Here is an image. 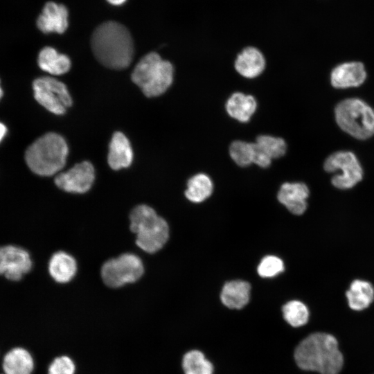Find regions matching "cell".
<instances>
[{"label": "cell", "instance_id": "30bf717a", "mask_svg": "<svg viewBox=\"0 0 374 374\" xmlns=\"http://www.w3.org/2000/svg\"><path fill=\"white\" fill-rule=\"evenodd\" d=\"M30 254L25 249L14 246L0 247V275L10 280L18 281L32 267Z\"/></svg>", "mask_w": 374, "mask_h": 374}, {"label": "cell", "instance_id": "277c9868", "mask_svg": "<svg viewBox=\"0 0 374 374\" xmlns=\"http://www.w3.org/2000/svg\"><path fill=\"white\" fill-rule=\"evenodd\" d=\"M130 229L136 235V244L148 253L161 249L169 237L166 221L147 205L137 206L132 211Z\"/></svg>", "mask_w": 374, "mask_h": 374}, {"label": "cell", "instance_id": "6da1fadb", "mask_svg": "<svg viewBox=\"0 0 374 374\" xmlns=\"http://www.w3.org/2000/svg\"><path fill=\"white\" fill-rule=\"evenodd\" d=\"M91 45L96 58L107 68L123 69L132 61V36L128 29L118 22L109 21L99 25L92 34Z\"/></svg>", "mask_w": 374, "mask_h": 374}, {"label": "cell", "instance_id": "ffe728a7", "mask_svg": "<svg viewBox=\"0 0 374 374\" xmlns=\"http://www.w3.org/2000/svg\"><path fill=\"white\" fill-rule=\"evenodd\" d=\"M33 368V359L23 348H15L4 356L3 369L5 374H31Z\"/></svg>", "mask_w": 374, "mask_h": 374}, {"label": "cell", "instance_id": "4316f807", "mask_svg": "<svg viewBox=\"0 0 374 374\" xmlns=\"http://www.w3.org/2000/svg\"><path fill=\"white\" fill-rule=\"evenodd\" d=\"M256 143L272 159L283 157L286 151L285 141L280 138L269 135H260Z\"/></svg>", "mask_w": 374, "mask_h": 374}, {"label": "cell", "instance_id": "1f68e13d", "mask_svg": "<svg viewBox=\"0 0 374 374\" xmlns=\"http://www.w3.org/2000/svg\"><path fill=\"white\" fill-rule=\"evenodd\" d=\"M109 3L114 6H119L124 3L126 0H107Z\"/></svg>", "mask_w": 374, "mask_h": 374}, {"label": "cell", "instance_id": "d6a6232c", "mask_svg": "<svg viewBox=\"0 0 374 374\" xmlns=\"http://www.w3.org/2000/svg\"><path fill=\"white\" fill-rule=\"evenodd\" d=\"M2 95H3V91H2L1 88V86H0V98H1Z\"/></svg>", "mask_w": 374, "mask_h": 374}, {"label": "cell", "instance_id": "7c38bea8", "mask_svg": "<svg viewBox=\"0 0 374 374\" xmlns=\"http://www.w3.org/2000/svg\"><path fill=\"white\" fill-rule=\"evenodd\" d=\"M36 24L44 33H63L69 25L67 8L53 1L46 2L37 19Z\"/></svg>", "mask_w": 374, "mask_h": 374}, {"label": "cell", "instance_id": "7402d4cb", "mask_svg": "<svg viewBox=\"0 0 374 374\" xmlns=\"http://www.w3.org/2000/svg\"><path fill=\"white\" fill-rule=\"evenodd\" d=\"M346 297L349 307L359 311L368 308L374 300V288L368 281L353 280L347 290Z\"/></svg>", "mask_w": 374, "mask_h": 374}, {"label": "cell", "instance_id": "9c48e42d", "mask_svg": "<svg viewBox=\"0 0 374 374\" xmlns=\"http://www.w3.org/2000/svg\"><path fill=\"white\" fill-rule=\"evenodd\" d=\"M323 167L328 172L341 171L331 180L332 185L339 189L353 188L363 177L362 168L355 155L350 152L341 151L330 154L326 159Z\"/></svg>", "mask_w": 374, "mask_h": 374}, {"label": "cell", "instance_id": "5bb4252c", "mask_svg": "<svg viewBox=\"0 0 374 374\" xmlns=\"http://www.w3.org/2000/svg\"><path fill=\"white\" fill-rule=\"evenodd\" d=\"M366 77L363 64L353 62L341 64L331 73V83L335 88L344 89L362 84Z\"/></svg>", "mask_w": 374, "mask_h": 374}, {"label": "cell", "instance_id": "f546056e", "mask_svg": "<svg viewBox=\"0 0 374 374\" xmlns=\"http://www.w3.org/2000/svg\"><path fill=\"white\" fill-rule=\"evenodd\" d=\"M271 159L256 143H253V163L261 168H267Z\"/></svg>", "mask_w": 374, "mask_h": 374}, {"label": "cell", "instance_id": "44dd1931", "mask_svg": "<svg viewBox=\"0 0 374 374\" xmlns=\"http://www.w3.org/2000/svg\"><path fill=\"white\" fill-rule=\"evenodd\" d=\"M37 62L41 69L52 75L66 73L71 67L69 57L57 53L51 46H46L41 50Z\"/></svg>", "mask_w": 374, "mask_h": 374}, {"label": "cell", "instance_id": "4dcf8cb0", "mask_svg": "<svg viewBox=\"0 0 374 374\" xmlns=\"http://www.w3.org/2000/svg\"><path fill=\"white\" fill-rule=\"evenodd\" d=\"M6 132V127L5 125L0 123V141L3 138Z\"/></svg>", "mask_w": 374, "mask_h": 374}, {"label": "cell", "instance_id": "ac0fdd59", "mask_svg": "<svg viewBox=\"0 0 374 374\" xmlns=\"http://www.w3.org/2000/svg\"><path fill=\"white\" fill-rule=\"evenodd\" d=\"M256 108L257 103L254 97L240 92L233 93L226 103L229 115L242 123L250 120Z\"/></svg>", "mask_w": 374, "mask_h": 374}, {"label": "cell", "instance_id": "8fae6325", "mask_svg": "<svg viewBox=\"0 0 374 374\" xmlns=\"http://www.w3.org/2000/svg\"><path fill=\"white\" fill-rule=\"evenodd\" d=\"M95 178L93 165L89 161L77 163L68 171L55 178L56 186L60 189L73 193H83L91 187Z\"/></svg>", "mask_w": 374, "mask_h": 374}, {"label": "cell", "instance_id": "2e32d148", "mask_svg": "<svg viewBox=\"0 0 374 374\" xmlns=\"http://www.w3.org/2000/svg\"><path fill=\"white\" fill-rule=\"evenodd\" d=\"M133 159L132 150L127 138L121 132H116L111 139L107 161L113 170L128 167Z\"/></svg>", "mask_w": 374, "mask_h": 374}, {"label": "cell", "instance_id": "9a60e30c", "mask_svg": "<svg viewBox=\"0 0 374 374\" xmlns=\"http://www.w3.org/2000/svg\"><path fill=\"white\" fill-rule=\"evenodd\" d=\"M250 292L249 283L241 280H231L223 286L220 300L229 309L241 310L249 302Z\"/></svg>", "mask_w": 374, "mask_h": 374}, {"label": "cell", "instance_id": "cb8c5ba5", "mask_svg": "<svg viewBox=\"0 0 374 374\" xmlns=\"http://www.w3.org/2000/svg\"><path fill=\"white\" fill-rule=\"evenodd\" d=\"M181 366L184 374H213L214 372L212 362L197 349L190 350L184 355Z\"/></svg>", "mask_w": 374, "mask_h": 374}, {"label": "cell", "instance_id": "4fadbf2b", "mask_svg": "<svg viewBox=\"0 0 374 374\" xmlns=\"http://www.w3.org/2000/svg\"><path fill=\"white\" fill-rule=\"evenodd\" d=\"M309 196L308 186L301 182L284 183L278 193V199L287 210L296 215H302L306 210Z\"/></svg>", "mask_w": 374, "mask_h": 374}, {"label": "cell", "instance_id": "7a4b0ae2", "mask_svg": "<svg viewBox=\"0 0 374 374\" xmlns=\"http://www.w3.org/2000/svg\"><path fill=\"white\" fill-rule=\"evenodd\" d=\"M294 358L301 369L320 374H338L344 364L337 339L325 332L310 334L301 341Z\"/></svg>", "mask_w": 374, "mask_h": 374}, {"label": "cell", "instance_id": "603a6c76", "mask_svg": "<svg viewBox=\"0 0 374 374\" xmlns=\"http://www.w3.org/2000/svg\"><path fill=\"white\" fill-rule=\"evenodd\" d=\"M213 190V184L211 178L206 174L199 173L188 181L185 195L189 201L199 203L210 197Z\"/></svg>", "mask_w": 374, "mask_h": 374}, {"label": "cell", "instance_id": "d6986e66", "mask_svg": "<svg viewBox=\"0 0 374 374\" xmlns=\"http://www.w3.org/2000/svg\"><path fill=\"white\" fill-rule=\"evenodd\" d=\"M77 265L75 259L64 251L54 253L48 264V271L51 277L57 283H65L75 276Z\"/></svg>", "mask_w": 374, "mask_h": 374}, {"label": "cell", "instance_id": "f1b7e54d", "mask_svg": "<svg viewBox=\"0 0 374 374\" xmlns=\"http://www.w3.org/2000/svg\"><path fill=\"white\" fill-rule=\"evenodd\" d=\"M75 365L72 359L68 356L57 357L51 363L48 374H75Z\"/></svg>", "mask_w": 374, "mask_h": 374}, {"label": "cell", "instance_id": "3957f363", "mask_svg": "<svg viewBox=\"0 0 374 374\" xmlns=\"http://www.w3.org/2000/svg\"><path fill=\"white\" fill-rule=\"evenodd\" d=\"M68 146L60 135L49 132L35 141L26 150V162L29 168L41 176H51L65 165Z\"/></svg>", "mask_w": 374, "mask_h": 374}, {"label": "cell", "instance_id": "e0dca14e", "mask_svg": "<svg viewBox=\"0 0 374 374\" xmlns=\"http://www.w3.org/2000/svg\"><path fill=\"white\" fill-rule=\"evenodd\" d=\"M265 66V60L256 48L249 46L240 53L235 62L236 71L243 77L253 78L262 73Z\"/></svg>", "mask_w": 374, "mask_h": 374}, {"label": "cell", "instance_id": "83f0119b", "mask_svg": "<svg viewBox=\"0 0 374 374\" xmlns=\"http://www.w3.org/2000/svg\"><path fill=\"white\" fill-rule=\"evenodd\" d=\"M284 271V264L275 256L264 257L258 266V273L262 278H271Z\"/></svg>", "mask_w": 374, "mask_h": 374}, {"label": "cell", "instance_id": "5b68a950", "mask_svg": "<svg viewBox=\"0 0 374 374\" xmlns=\"http://www.w3.org/2000/svg\"><path fill=\"white\" fill-rule=\"evenodd\" d=\"M131 78L145 96H157L171 85L173 66L170 62L162 60L157 53L151 52L139 60Z\"/></svg>", "mask_w": 374, "mask_h": 374}, {"label": "cell", "instance_id": "484cf974", "mask_svg": "<svg viewBox=\"0 0 374 374\" xmlns=\"http://www.w3.org/2000/svg\"><path fill=\"white\" fill-rule=\"evenodd\" d=\"M229 154L238 166H248L253 163V143L235 141L229 147Z\"/></svg>", "mask_w": 374, "mask_h": 374}, {"label": "cell", "instance_id": "8992f818", "mask_svg": "<svg viewBox=\"0 0 374 374\" xmlns=\"http://www.w3.org/2000/svg\"><path fill=\"white\" fill-rule=\"evenodd\" d=\"M335 117L339 126L357 139H366L374 134V109L359 99L340 102Z\"/></svg>", "mask_w": 374, "mask_h": 374}, {"label": "cell", "instance_id": "ba28073f", "mask_svg": "<svg viewBox=\"0 0 374 374\" xmlns=\"http://www.w3.org/2000/svg\"><path fill=\"white\" fill-rule=\"evenodd\" d=\"M35 100L49 112L63 114L71 106L72 99L66 85L51 77H42L33 83Z\"/></svg>", "mask_w": 374, "mask_h": 374}, {"label": "cell", "instance_id": "52a82bcc", "mask_svg": "<svg viewBox=\"0 0 374 374\" xmlns=\"http://www.w3.org/2000/svg\"><path fill=\"white\" fill-rule=\"evenodd\" d=\"M143 273L141 260L132 253H124L107 260L102 267L104 283L112 287H119L136 281Z\"/></svg>", "mask_w": 374, "mask_h": 374}, {"label": "cell", "instance_id": "d4e9b609", "mask_svg": "<svg viewBox=\"0 0 374 374\" xmlns=\"http://www.w3.org/2000/svg\"><path fill=\"white\" fill-rule=\"evenodd\" d=\"M284 320L292 327L299 328L305 325L309 319V310L301 301H288L282 307Z\"/></svg>", "mask_w": 374, "mask_h": 374}]
</instances>
